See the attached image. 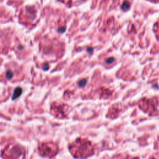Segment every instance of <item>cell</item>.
<instances>
[{
	"mask_svg": "<svg viewBox=\"0 0 159 159\" xmlns=\"http://www.w3.org/2000/svg\"><path fill=\"white\" fill-rule=\"evenodd\" d=\"M39 151L43 157H52L58 152V147L55 144L52 142L42 143L39 146Z\"/></svg>",
	"mask_w": 159,
	"mask_h": 159,
	"instance_id": "1",
	"label": "cell"
},
{
	"mask_svg": "<svg viewBox=\"0 0 159 159\" xmlns=\"http://www.w3.org/2000/svg\"><path fill=\"white\" fill-rule=\"evenodd\" d=\"M65 108V106L63 104H58L56 103L53 104L52 105L51 111L52 113L54 114L56 117H64L65 113H64V111L63 109Z\"/></svg>",
	"mask_w": 159,
	"mask_h": 159,
	"instance_id": "2",
	"label": "cell"
},
{
	"mask_svg": "<svg viewBox=\"0 0 159 159\" xmlns=\"http://www.w3.org/2000/svg\"><path fill=\"white\" fill-rule=\"evenodd\" d=\"M22 91V90L21 88H20V87L16 88V90H14V91L13 93V95L12 96V99L14 100V99H17V98H19L20 96V95H21Z\"/></svg>",
	"mask_w": 159,
	"mask_h": 159,
	"instance_id": "3",
	"label": "cell"
},
{
	"mask_svg": "<svg viewBox=\"0 0 159 159\" xmlns=\"http://www.w3.org/2000/svg\"><path fill=\"white\" fill-rule=\"evenodd\" d=\"M13 76L14 74L11 70H8V71H7L6 73V78L8 80H11L13 77Z\"/></svg>",
	"mask_w": 159,
	"mask_h": 159,
	"instance_id": "4",
	"label": "cell"
},
{
	"mask_svg": "<svg viewBox=\"0 0 159 159\" xmlns=\"http://www.w3.org/2000/svg\"><path fill=\"white\" fill-rule=\"evenodd\" d=\"M86 80H82L80 81H79L78 85L80 87H83L86 85Z\"/></svg>",
	"mask_w": 159,
	"mask_h": 159,
	"instance_id": "5",
	"label": "cell"
},
{
	"mask_svg": "<svg viewBox=\"0 0 159 159\" xmlns=\"http://www.w3.org/2000/svg\"><path fill=\"white\" fill-rule=\"evenodd\" d=\"M114 60V58L110 57V58H108V59L106 60V62L107 63H109H109H111L113 62Z\"/></svg>",
	"mask_w": 159,
	"mask_h": 159,
	"instance_id": "6",
	"label": "cell"
},
{
	"mask_svg": "<svg viewBox=\"0 0 159 159\" xmlns=\"http://www.w3.org/2000/svg\"><path fill=\"white\" fill-rule=\"evenodd\" d=\"M149 1H151L152 3H158L159 0H148Z\"/></svg>",
	"mask_w": 159,
	"mask_h": 159,
	"instance_id": "7",
	"label": "cell"
}]
</instances>
